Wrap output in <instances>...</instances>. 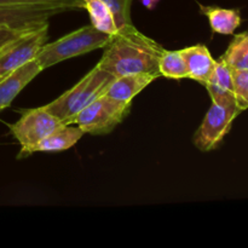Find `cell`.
I'll use <instances>...</instances> for the list:
<instances>
[{
	"mask_svg": "<svg viewBox=\"0 0 248 248\" xmlns=\"http://www.w3.org/2000/svg\"><path fill=\"white\" fill-rule=\"evenodd\" d=\"M131 104L102 94L79 113L74 125L85 133L102 136L110 133L128 115Z\"/></svg>",
	"mask_w": 248,
	"mask_h": 248,
	"instance_id": "5b68a950",
	"label": "cell"
},
{
	"mask_svg": "<svg viewBox=\"0 0 248 248\" xmlns=\"http://www.w3.org/2000/svg\"><path fill=\"white\" fill-rule=\"evenodd\" d=\"M205 87L207 89L212 102L219 104L236 102L234 96L232 69L224 62L222 57L216 60L215 69Z\"/></svg>",
	"mask_w": 248,
	"mask_h": 248,
	"instance_id": "7c38bea8",
	"label": "cell"
},
{
	"mask_svg": "<svg viewBox=\"0 0 248 248\" xmlns=\"http://www.w3.org/2000/svg\"><path fill=\"white\" fill-rule=\"evenodd\" d=\"M159 73L169 79L188 78V69L181 50H164L159 60Z\"/></svg>",
	"mask_w": 248,
	"mask_h": 248,
	"instance_id": "e0dca14e",
	"label": "cell"
},
{
	"mask_svg": "<svg viewBox=\"0 0 248 248\" xmlns=\"http://www.w3.org/2000/svg\"><path fill=\"white\" fill-rule=\"evenodd\" d=\"M152 1L154 2V5H155V6H156V4L160 1V0H152Z\"/></svg>",
	"mask_w": 248,
	"mask_h": 248,
	"instance_id": "603a6c76",
	"label": "cell"
},
{
	"mask_svg": "<svg viewBox=\"0 0 248 248\" xmlns=\"http://www.w3.org/2000/svg\"><path fill=\"white\" fill-rule=\"evenodd\" d=\"M62 12H65V10L46 5L0 4V26L11 28H31L48 22L51 17Z\"/></svg>",
	"mask_w": 248,
	"mask_h": 248,
	"instance_id": "ba28073f",
	"label": "cell"
},
{
	"mask_svg": "<svg viewBox=\"0 0 248 248\" xmlns=\"http://www.w3.org/2000/svg\"><path fill=\"white\" fill-rule=\"evenodd\" d=\"M181 53L186 61L189 79L195 80L205 86L216 65V60L212 57L207 46L203 44H196L182 48Z\"/></svg>",
	"mask_w": 248,
	"mask_h": 248,
	"instance_id": "8fae6325",
	"label": "cell"
},
{
	"mask_svg": "<svg viewBox=\"0 0 248 248\" xmlns=\"http://www.w3.org/2000/svg\"><path fill=\"white\" fill-rule=\"evenodd\" d=\"M165 48L154 39L140 33L135 26L119 31L104 47V53L96 65L114 78L127 74L149 73L161 77L159 60Z\"/></svg>",
	"mask_w": 248,
	"mask_h": 248,
	"instance_id": "6da1fadb",
	"label": "cell"
},
{
	"mask_svg": "<svg viewBox=\"0 0 248 248\" xmlns=\"http://www.w3.org/2000/svg\"><path fill=\"white\" fill-rule=\"evenodd\" d=\"M241 113L236 102L224 104L212 102L202 123L194 133L193 144L202 153L217 149L232 130L234 120Z\"/></svg>",
	"mask_w": 248,
	"mask_h": 248,
	"instance_id": "52a82bcc",
	"label": "cell"
},
{
	"mask_svg": "<svg viewBox=\"0 0 248 248\" xmlns=\"http://www.w3.org/2000/svg\"><path fill=\"white\" fill-rule=\"evenodd\" d=\"M220 57L232 69H248V31L236 34Z\"/></svg>",
	"mask_w": 248,
	"mask_h": 248,
	"instance_id": "2e32d148",
	"label": "cell"
},
{
	"mask_svg": "<svg viewBox=\"0 0 248 248\" xmlns=\"http://www.w3.org/2000/svg\"><path fill=\"white\" fill-rule=\"evenodd\" d=\"M0 4L4 5H46L69 10L84 9L82 0H0Z\"/></svg>",
	"mask_w": 248,
	"mask_h": 248,
	"instance_id": "ffe728a7",
	"label": "cell"
},
{
	"mask_svg": "<svg viewBox=\"0 0 248 248\" xmlns=\"http://www.w3.org/2000/svg\"><path fill=\"white\" fill-rule=\"evenodd\" d=\"M84 9L89 14L91 26L97 31H103L109 36H115L119 33L118 24L110 7L102 0H82Z\"/></svg>",
	"mask_w": 248,
	"mask_h": 248,
	"instance_id": "9a60e30c",
	"label": "cell"
},
{
	"mask_svg": "<svg viewBox=\"0 0 248 248\" xmlns=\"http://www.w3.org/2000/svg\"><path fill=\"white\" fill-rule=\"evenodd\" d=\"M85 135L84 131L79 126L74 125H63L60 128L53 131L48 136H46L43 140L34 147V153H58L64 152L74 147L78 142Z\"/></svg>",
	"mask_w": 248,
	"mask_h": 248,
	"instance_id": "4fadbf2b",
	"label": "cell"
},
{
	"mask_svg": "<svg viewBox=\"0 0 248 248\" xmlns=\"http://www.w3.org/2000/svg\"><path fill=\"white\" fill-rule=\"evenodd\" d=\"M140 1H142V4L144 5L148 10H153L155 7L154 2H153L152 0H140Z\"/></svg>",
	"mask_w": 248,
	"mask_h": 248,
	"instance_id": "7402d4cb",
	"label": "cell"
},
{
	"mask_svg": "<svg viewBox=\"0 0 248 248\" xmlns=\"http://www.w3.org/2000/svg\"><path fill=\"white\" fill-rule=\"evenodd\" d=\"M48 22L29 28L0 46V79L34 60L47 43Z\"/></svg>",
	"mask_w": 248,
	"mask_h": 248,
	"instance_id": "8992f818",
	"label": "cell"
},
{
	"mask_svg": "<svg viewBox=\"0 0 248 248\" xmlns=\"http://www.w3.org/2000/svg\"><path fill=\"white\" fill-rule=\"evenodd\" d=\"M102 1L106 2L113 11L119 31L132 28L133 23L132 19H131V5H132L133 0H102Z\"/></svg>",
	"mask_w": 248,
	"mask_h": 248,
	"instance_id": "ac0fdd59",
	"label": "cell"
},
{
	"mask_svg": "<svg viewBox=\"0 0 248 248\" xmlns=\"http://www.w3.org/2000/svg\"><path fill=\"white\" fill-rule=\"evenodd\" d=\"M200 11L207 17L213 33L232 35L241 24V15L237 9H223L218 6H201Z\"/></svg>",
	"mask_w": 248,
	"mask_h": 248,
	"instance_id": "5bb4252c",
	"label": "cell"
},
{
	"mask_svg": "<svg viewBox=\"0 0 248 248\" xmlns=\"http://www.w3.org/2000/svg\"><path fill=\"white\" fill-rule=\"evenodd\" d=\"M160 78L156 74L149 73H138V74H127L123 77L114 78L113 81L106 90L107 96L124 103H132V99L140 93L153 81Z\"/></svg>",
	"mask_w": 248,
	"mask_h": 248,
	"instance_id": "30bf717a",
	"label": "cell"
},
{
	"mask_svg": "<svg viewBox=\"0 0 248 248\" xmlns=\"http://www.w3.org/2000/svg\"><path fill=\"white\" fill-rule=\"evenodd\" d=\"M111 40V36L99 31L93 26H84L53 43H46L35 60L43 69L58 64L69 58L85 55L97 48H104Z\"/></svg>",
	"mask_w": 248,
	"mask_h": 248,
	"instance_id": "3957f363",
	"label": "cell"
},
{
	"mask_svg": "<svg viewBox=\"0 0 248 248\" xmlns=\"http://www.w3.org/2000/svg\"><path fill=\"white\" fill-rule=\"evenodd\" d=\"M63 125L64 124L44 106L24 110L16 123L9 125L10 132L21 145L17 159L31 156L34 147L40 140Z\"/></svg>",
	"mask_w": 248,
	"mask_h": 248,
	"instance_id": "277c9868",
	"label": "cell"
},
{
	"mask_svg": "<svg viewBox=\"0 0 248 248\" xmlns=\"http://www.w3.org/2000/svg\"><path fill=\"white\" fill-rule=\"evenodd\" d=\"M234 96L240 110L248 109V69H232Z\"/></svg>",
	"mask_w": 248,
	"mask_h": 248,
	"instance_id": "d6986e66",
	"label": "cell"
},
{
	"mask_svg": "<svg viewBox=\"0 0 248 248\" xmlns=\"http://www.w3.org/2000/svg\"><path fill=\"white\" fill-rule=\"evenodd\" d=\"M43 70L38 61L34 58L2 77L0 79V111L11 106L14 99L21 93L22 90Z\"/></svg>",
	"mask_w": 248,
	"mask_h": 248,
	"instance_id": "9c48e42d",
	"label": "cell"
},
{
	"mask_svg": "<svg viewBox=\"0 0 248 248\" xmlns=\"http://www.w3.org/2000/svg\"><path fill=\"white\" fill-rule=\"evenodd\" d=\"M113 80V75L98 65H94V68H92L72 89L63 92L55 101L44 107L64 125H72L80 111L106 93V90Z\"/></svg>",
	"mask_w": 248,
	"mask_h": 248,
	"instance_id": "7a4b0ae2",
	"label": "cell"
},
{
	"mask_svg": "<svg viewBox=\"0 0 248 248\" xmlns=\"http://www.w3.org/2000/svg\"><path fill=\"white\" fill-rule=\"evenodd\" d=\"M33 28V27H31ZM29 28H11V27H1L0 26V46L4 45L10 39L15 38L16 35L21 34L22 31H27Z\"/></svg>",
	"mask_w": 248,
	"mask_h": 248,
	"instance_id": "44dd1931",
	"label": "cell"
}]
</instances>
